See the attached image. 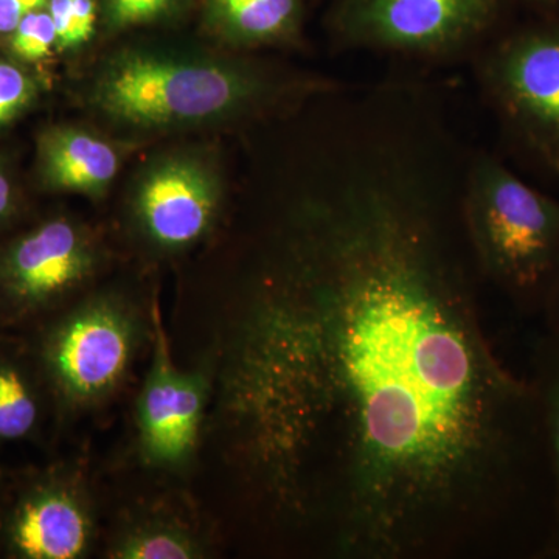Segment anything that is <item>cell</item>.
I'll list each match as a JSON object with an SVG mask.
<instances>
[{"label": "cell", "mask_w": 559, "mask_h": 559, "mask_svg": "<svg viewBox=\"0 0 559 559\" xmlns=\"http://www.w3.org/2000/svg\"><path fill=\"white\" fill-rule=\"evenodd\" d=\"M401 140L347 134L246 301L230 380L246 480L326 558L535 557V390L489 340L463 187Z\"/></svg>", "instance_id": "1"}, {"label": "cell", "mask_w": 559, "mask_h": 559, "mask_svg": "<svg viewBox=\"0 0 559 559\" xmlns=\"http://www.w3.org/2000/svg\"><path fill=\"white\" fill-rule=\"evenodd\" d=\"M49 0H0V35L13 33L33 11L43 10Z\"/></svg>", "instance_id": "20"}, {"label": "cell", "mask_w": 559, "mask_h": 559, "mask_svg": "<svg viewBox=\"0 0 559 559\" xmlns=\"http://www.w3.org/2000/svg\"><path fill=\"white\" fill-rule=\"evenodd\" d=\"M14 189L13 183L0 165V223H3L14 210Z\"/></svg>", "instance_id": "22"}, {"label": "cell", "mask_w": 559, "mask_h": 559, "mask_svg": "<svg viewBox=\"0 0 559 559\" xmlns=\"http://www.w3.org/2000/svg\"><path fill=\"white\" fill-rule=\"evenodd\" d=\"M123 559H189L197 557L191 540L171 530H145L124 540L114 555Z\"/></svg>", "instance_id": "15"}, {"label": "cell", "mask_w": 559, "mask_h": 559, "mask_svg": "<svg viewBox=\"0 0 559 559\" xmlns=\"http://www.w3.org/2000/svg\"><path fill=\"white\" fill-rule=\"evenodd\" d=\"M178 0H106L114 27H130L156 20L167 13Z\"/></svg>", "instance_id": "19"}, {"label": "cell", "mask_w": 559, "mask_h": 559, "mask_svg": "<svg viewBox=\"0 0 559 559\" xmlns=\"http://www.w3.org/2000/svg\"><path fill=\"white\" fill-rule=\"evenodd\" d=\"M49 13L61 49L79 47L94 35L97 21L94 0H49Z\"/></svg>", "instance_id": "16"}, {"label": "cell", "mask_w": 559, "mask_h": 559, "mask_svg": "<svg viewBox=\"0 0 559 559\" xmlns=\"http://www.w3.org/2000/svg\"><path fill=\"white\" fill-rule=\"evenodd\" d=\"M213 20L234 43H277L299 28L300 0H210Z\"/></svg>", "instance_id": "13"}, {"label": "cell", "mask_w": 559, "mask_h": 559, "mask_svg": "<svg viewBox=\"0 0 559 559\" xmlns=\"http://www.w3.org/2000/svg\"><path fill=\"white\" fill-rule=\"evenodd\" d=\"M271 91V81L248 66L132 51L102 73L95 102L135 127H171L235 116Z\"/></svg>", "instance_id": "3"}, {"label": "cell", "mask_w": 559, "mask_h": 559, "mask_svg": "<svg viewBox=\"0 0 559 559\" xmlns=\"http://www.w3.org/2000/svg\"><path fill=\"white\" fill-rule=\"evenodd\" d=\"M546 333L559 334V270L543 310Z\"/></svg>", "instance_id": "21"}, {"label": "cell", "mask_w": 559, "mask_h": 559, "mask_svg": "<svg viewBox=\"0 0 559 559\" xmlns=\"http://www.w3.org/2000/svg\"><path fill=\"white\" fill-rule=\"evenodd\" d=\"M204 389L200 378L179 373L168 359L157 329L156 356L139 403L143 450L156 463H178L189 455L200 428Z\"/></svg>", "instance_id": "9"}, {"label": "cell", "mask_w": 559, "mask_h": 559, "mask_svg": "<svg viewBox=\"0 0 559 559\" xmlns=\"http://www.w3.org/2000/svg\"><path fill=\"white\" fill-rule=\"evenodd\" d=\"M58 47L57 28L49 11L28 14L11 33V49L25 61H40Z\"/></svg>", "instance_id": "17"}, {"label": "cell", "mask_w": 559, "mask_h": 559, "mask_svg": "<svg viewBox=\"0 0 559 559\" xmlns=\"http://www.w3.org/2000/svg\"><path fill=\"white\" fill-rule=\"evenodd\" d=\"M488 81L513 127L559 171V28L503 43L489 61Z\"/></svg>", "instance_id": "5"}, {"label": "cell", "mask_w": 559, "mask_h": 559, "mask_svg": "<svg viewBox=\"0 0 559 559\" xmlns=\"http://www.w3.org/2000/svg\"><path fill=\"white\" fill-rule=\"evenodd\" d=\"M463 219L484 282L543 314L559 270V202L480 157L463 183Z\"/></svg>", "instance_id": "2"}, {"label": "cell", "mask_w": 559, "mask_h": 559, "mask_svg": "<svg viewBox=\"0 0 559 559\" xmlns=\"http://www.w3.org/2000/svg\"><path fill=\"white\" fill-rule=\"evenodd\" d=\"M38 401L24 371L0 359V441L27 437L38 421Z\"/></svg>", "instance_id": "14"}, {"label": "cell", "mask_w": 559, "mask_h": 559, "mask_svg": "<svg viewBox=\"0 0 559 559\" xmlns=\"http://www.w3.org/2000/svg\"><path fill=\"white\" fill-rule=\"evenodd\" d=\"M92 270L79 227L50 219L11 242L0 255V296L11 318H27L75 288Z\"/></svg>", "instance_id": "7"}, {"label": "cell", "mask_w": 559, "mask_h": 559, "mask_svg": "<svg viewBox=\"0 0 559 559\" xmlns=\"http://www.w3.org/2000/svg\"><path fill=\"white\" fill-rule=\"evenodd\" d=\"M131 352L130 320L114 305L97 301L50 326L40 344V360L62 396L87 401L116 388Z\"/></svg>", "instance_id": "6"}, {"label": "cell", "mask_w": 559, "mask_h": 559, "mask_svg": "<svg viewBox=\"0 0 559 559\" xmlns=\"http://www.w3.org/2000/svg\"><path fill=\"white\" fill-rule=\"evenodd\" d=\"M530 381L538 403L549 488L546 536L539 558L559 559V334L546 333L539 341Z\"/></svg>", "instance_id": "12"}, {"label": "cell", "mask_w": 559, "mask_h": 559, "mask_svg": "<svg viewBox=\"0 0 559 559\" xmlns=\"http://www.w3.org/2000/svg\"><path fill=\"white\" fill-rule=\"evenodd\" d=\"M3 538L11 557L75 559L90 544L91 522L68 488L39 481L7 514Z\"/></svg>", "instance_id": "10"}, {"label": "cell", "mask_w": 559, "mask_h": 559, "mask_svg": "<svg viewBox=\"0 0 559 559\" xmlns=\"http://www.w3.org/2000/svg\"><path fill=\"white\" fill-rule=\"evenodd\" d=\"M499 0H341L336 31L352 46L437 53L476 38Z\"/></svg>", "instance_id": "4"}, {"label": "cell", "mask_w": 559, "mask_h": 559, "mask_svg": "<svg viewBox=\"0 0 559 559\" xmlns=\"http://www.w3.org/2000/svg\"><path fill=\"white\" fill-rule=\"evenodd\" d=\"M35 95L32 76L13 62L0 60V127L16 119Z\"/></svg>", "instance_id": "18"}, {"label": "cell", "mask_w": 559, "mask_h": 559, "mask_svg": "<svg viewBox=\"0 0 559 559\" xmlns=\"http://www.w3.org/2000/svg\"><path fill=\"white\" fill-rule=\"evenodd\" d=\"M135 205L140 223L157 245L182 248L200 240L215 221L218 180L194 160L162 162L140 183Z\"/></svg>", "instance_id": "8"}, {"label": "cell", "mask_w": 559, "mask_h": 559, "mask_svg": "<svg viewBox=\"0 0 559 559\" xmlns=\"http://www.w3.org/2000/svg\"><path fill=\"white\" fill-rule=\"evenodd\" d=\"M39 164L51 189L97 194L116 178L120 159L105 139L76 128H57L40 138Z\"/></svg>", "instance_id": "11"}]
</instances>
